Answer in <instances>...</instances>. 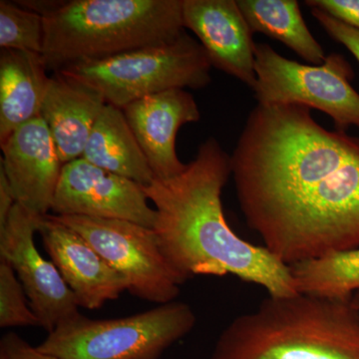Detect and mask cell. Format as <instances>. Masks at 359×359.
Wrapping results in <instances>:
<instances>
[{
  "label": "cell",
  "mask_w": 359,
  "mask_h": 359,
  "mask_svg": "<svg viewBox=\"0 0 359 359\" xmlns=\"http://www.w3.org/2000/svg\"><path fill=\"white\" fill-rule=\"evenodd\" d=\"M245 223L287 266L359 248V138L302 105L257 104L233 154Z\"/></svg>",
  "instance_id": "cell-1"
},
{
  "label": "cell",
  "mask_w": 359,
  "mask_h": 359,
  "mask_svg": "<svg viewBox=\"0 0 359 359\" xmlns=\"http://www.w3.org/2000/svg\"><path fill=\"white\" fill-rule=\"evenodd\" d=\"M231 177V156L210 137L178 176L142 186L155 205L153 229L165 257L185 283L197 276H233L271 297L299 294L289 266L229 226L222 192Z\"/></svg>",
  "instance_id": "cell-2"
},
{
  "label": "cell",
  "mask_w": 359,
  "mask_h": 359,
  "mask_svg": "<svg viewBox=\"0 0 359 359\" xmlns=\"http://www.w3.org/2000/svg\"><path fill=\"white\" fill-rule=\"evenodd\" d=\"M43 16L41 56L52 72L167 43L185 32L183 0L18 1Z\"/></svg>",
  "instance_id": "cell-3"
},
{
  "label": "cell",
  "mask_w": 359,
  "mask_h": 359,
  "mask_svg": "<svg viewBox=\"0 0 359 359\" xmlns=\"http://www.w3.org/2000/svg\"><path fill=\"white\" fill-rule=\"evenodd\" d=\"M210 359H359V311L351 302L268 295L226 325Z\"/></svg>",
  "instance_id": "cell-4"
},
{
  "label": "cell",
  "mask_w": 359,
  "mask_h": 359,
  "mask_svg": "<svg viewBox=\"0 0 359 359\" xmlns=\"http://www.w3.org/2000/svg\"><path fill=\"white\" fill-rule=\"evenodd\" d=\"M196 323L193 309L180 302L111 320L79 313L61 323L37 348L61 359H159Z\"/></svg>",
  "instance_id": "cell-5"
},
{
  "label": "cell",
  "mask_w": 359,
  "mask_h": 359,
  "mask_svg": "<svg viewBox=\"0 0 359 359\" xmlns=\"http://www.w3.org/2000/svg\"><path fill=\"white\" fill-rule=\"evenodd\" d=\"M205 49L186 32L167 43L68 66L58 71L100 92L106 103L123 108L171 89H201L212 81Z\"/></svg>",
  "instance_id": "cell-6"
},
{
  "label": "cell",
  "mask_w": 359,
  "mask_h": 359,
  "mask_svg": "<svg viewBox=\"0 0 359 359\" xmlns=\"http://www.w3.org/2000/svg\"><path fill=\"white\" fill-rule=\"evenodd\" d=\"M255 70L252 89L259 105L306 106L330 116L337 131L359 128V93L351 83L354 72L341 54L306 65L283 57L271 45L256 43Z\"/></svg>",
  "instance_id": "cell-7"
},
{
  "label": "cell",
  "mask_w": 359,
  "mask_h": 359,
  "mask_svg": "<svg viewBox=\"0 0 359 359\" xmlns=\"http://www.w3.org/2000/svg\"><path fill=\"white\" fill-rule=\"evenodd\" d=\"M55 217L122 276L134 297L159 306L179 297L185 282L165 257L154 229L124 219Z\"/></svg>",
  "instance_id": "cell-8"
},
{
  "label": "cell",
  "mask_w": 359,
  "mask_h": 359,
  "mask_svg": "<svg viewBox=\"0 0 359 359\" xmlns=\"http://www.w3.org/2000/svg\"><path fill=\"white\" fill-rule=\"evenodd\" d=\"M43 217L16 203L0 230V259L13 266L40 325L50 334L80 311L55 264L45 259L35 245L34 236Z\"/></svg>",
  "instance_id": "cell-9"
},
{
  "label": "cell",
  "mask_w": 359,
  "mask_h": 359,
  "mask_svg": "<svg viewBox=\"0 0 359 359\" xmlns=\"http://www.w3.org/2000/svg\"><path fill=\"white\" fill-rule=\"evenodd\" d=\"M143 187L83 158L63 165L51 211L54 216L117 219L154 228L156 211Z\"/></svg>",
  "instance_id": "cell-10"
},
{
  "label": "cell",
  "mask_w": 359,
  "mask_h": 359,
  "mask_svg": "<svg viewBox=\"0 0 359 359\" xmlns=\"http://www.w3.org/2000/svg\"><path fill=\"white\" fill-rule=\"evenodd\" d=\"M39 233L43 247L66 285L74 294L78 306L89 311L102 308L127 290V283L81 235L46 215Z\"/></svg>",
  "instance_id": "cell-11"
},
{
  "label": "cell",
  "mask_w": 359,
  "mask_h": 359,
  "mask_svg": "<svg viewBox=\"0 0 359 359\" xmlns=\"http://www.w3.org/2000/svg\"><path fill=\"white\" fill-rule=\"evenodd\" d=\"M183 20L199 39L212 67L255 86L254 32L237 0H183Z\"/></svg>",
  "instance_id": "cell-12"
},
{
  "label": "cell",
  "mask_w": 359,
  "mask_h": 359,
  "mask_svg": "<svg viewBox=\"0 0 359 359\" xmlns=\"http://www.w3.org/2000/svg\"><path fill=\"white\" fill-rule=\"evenodd\" d=\"M0 147V166L13 187L16 202L41 216L48 215L63 164L42 118L23 124Z\"/></svg>",
  "instance_id": "cell-13"
},
{
  "label": "cell",
  "mask_w": 359,
  "mask_h": 359,
  "mask_svg": "<svg viewBox=\"0 0 359 359\" xmlns=\"http://www.w3.org/2000/svg\"><path fill=\"white\" fill-rule=\"evenodd\" d=\"M125 117L145 154L155 179L178 176L186 169L176 152L179 129L201 118L199 106L185 89H171L144 97L123 108Z\"/></svg>",
  "instance_id": "cell-14"
},
{
  "label": "cell",
  "mask_w": 359,
  "mask_h": 359,
  "mask_svg": "<svg viewBox=\"0 0 359 359\" xmlns=\"http://www.w3.org/2000/svg\"><path fill=\"white\" fill-rule=\"evenodd\" d=\"M106 104L102 94L93 87L61 72L51 75L40 117L50 132L63 165L82 158Z\"/></svg>",
  "instance_id": "cell-15"
},
{
  "label": "cell",
  "mask_w": 359,
  "mask_h": 359,
  "mask_svg": "<svg viewBox=\"0 0 359 359\" xmlns=\"http://www.w3.org/2000/svg\"><path fill=\"white\" fill-rule=\"evenodd\" d=\"M41 54L0 52V146L16 129L39 117L50 76Z\"/></svg>",
  "instance_id": "cell-16"
},
{
  "label": "cell",
  "mask_w": 359,
  "mask_h": 359,
  "mask_svg": "<svg viewBox=\"0 0 359 359\" xmlns=\"http://www.w3.org/2000/svg\"><path fill=\"white\" fill-rule=\"evenodd\" d=\"M82 158L143 187L155 180L124 112L110 104H106L97 119Z\"/></svg>",
  "instance_id": "cell-17"
},
{
  "label": "cell",
  "mask_w": 359,
  "mask_h": 359,
  "mask_svg": "<svg viewBox=\"0 0 359 359\" xmlns=\"http://www.w3.org/2000/svg\"><path fill=\"white\" fill-rule=\"evenodd\" d=\"M237 4L252 32L283 42L311 65H323L327 58L309 32L297 0H237Z\"/></svg>",
  "instance_id": "cell-18"
},
{
  "label": "cell",
  "mask_w": 359,
  "mask_h": 359,
  "mask_svg": "<svg viewBox=\"0 0 359 359\" xmlns=\"http://www.w3.org/2000/svg\"><path fill=\"white\" fill-rule=\"evenodd\" d=\"M290 269L299 294L348 302L359 292V248L327 252Z\"/></svg>",
  "instance_id": "cell-19"
},
{
  "label": "cell",
  "mask_w": 359,
  "mask_h": 359,
  "mask_svg": "<svg viewBox=\"0 0 359 359\" xmlns=\"http://www.w3.org/2000/svg\"><path fill=\"white\" fill-rule=\"evenodd\" d=\"M44 44L43 16L20 6L18 1H0L1 50L42 53Z\"/></svg>",
  "instance_id": "cell-20"
},
{
  "label": "cell",
  "mask_w": 359,
  "mask_h": 359,
  "mask_svg": "<svg viewBox=\"0 0 359 359\" xmlns=\"http://www.w3.org/2000/svg\"><path fill=\"white\" fill-rule=\"evenodd\" d=\"M15 271L0 259V327H41Z\"/></svg>",
  "instance_id": "cell-21"
},
{
  "label": "cell",
  "mask_w": 359,
  "mask_h": 359,
  "mask_svg": "<svg viewBox=\"0 0 359 359\" xmlns=\"http://www.w3.org/2000/svg\"><path fill=\"white\" fill-rule=\"evenodd\" d=\"M311 14L335 41L344 45L359 63V32L351 26L332 18L320 9L311 8Z\"/></svg>",
  "instance_id": "cell-22"
},
{
  "label": "cell",
  "mask_w": 359,
  "mask_h": 359,
  "mask_svg": "<svg viewBox=\"0 0 359 359\" xmlns=\"http://www.w3.org/2000/svg\"><path fill=\"white\" fill-rule=\"evenodd\" d=\"M304 4L330 14L359 32V0H306Z\"/></svg>",
  "instance_id": "cell-23"
},
{
  "label": "cell",
  "mask_w": 359,
  "mask_h": 359,
  "mask_svg": "<svg viewBox=\"0 0 359 359\" xmlns=\"http://www.w3.org/2000/svg\"><path fill=\"white\" fill-rule=\"evenodd\" d=\"M0 359H61L42 353L20 335L9 332L0 340Z\"/></svg>",
  "instance_id": "cell-24"
},
{
  "label": "cell",
  "mask_w": 359,
  "mask_h": 359,
  "mask_svg": "<svg viewBox=\"0 0 359 359\" xmlns=\"http://www.w3.org/2000/svg\"><path fill=\"white\" fill-rule=\"evenodd\" d=\"M16 203L13 187L9 183L4 168L0 166V230L6 226Z\"/></svg>",
  "instance_id": "cell-25"
},
{
  "label": "cell",
  "mask_w": 359,
  "mask_h": 359,
  "mask_svg": "<svg viewBox=\"0 0 359 359\" xmlns=\"http://www.w3.org/2000/svg\"><path fill=\"white\" fill-rule=\"evenodd\" d=\"M351 304H353L354 308L358 309L359 311V292H355V294H353V299H351Z\"/></svg>",
  "instance_id": "cell-26"
}]
</instances>
